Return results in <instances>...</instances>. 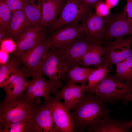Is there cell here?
Listing matches in <instances>:
<instances>
[{"instance_id": "20", "label": "cell", "mask_w": 132, "mask_h": 132, "mask_svg": "<svg viewBox=\"0 0 132 132\" xmlns=\"http://www.w3.org/2000/svg\"><path fill=\"white\" fill-rule=\"evenodd\" d=\"M42 18L40 26L45 29L57 19L64 6L63 2L56 0H41Z\"/></svg>"}, {"instance_id": "35", "label": "cell", "mask_w": 132, "mask_h": 132, "mask_svg": "<svg viewBox=\"0 0 132 132\" xmlns=\"http://www.w3.org/2000/svg\"><path fill=\"white\" fill-rule=\"evenodd\" d=\"M119 1V0H105V2L110 9L116 6Z\"/></svg>"}, {"instance_id": "24", "label": "cell", "mask_w": 132, "mask_h": 132, "mask_svg": "<svg viewBox=\"0 0 132 132\" xmlns=\"http://www.w3.org/2000/svg\"><path fill=\"white\" fill-rule=\"evenodd\" d=\"M109 67L105 64L103 67H100L91 73L88 79V84L85 92L93 93L101 81L110 72Z\"/></svg>"}, {"instance_id": "13", "label": "cell", "mask_w": 132, "mask_h": 132, "mask_svg": "<svg viewBox=\"0 0 132 132\" xmlns=\"http://www.w3.org/2000/svg\"><path fill=\"white\" fill-rule=\"evenodd\" d=\"M45 29L40 25L31 27L25 30L16 39L15 56L29 51L39 42L46 38Z\"/></svg>"}, {"instance_id": "39", "label": "cell", "mask_w": 132, "mask_h": 132, "mask_svg": "<svg viewBox=\"0 0 132 132\" xmlns=\"http://www.w3.org/2000/svg\"><path fill=\"white\" fill-rule=\"evenodd\" d=\"M60 2H63L64 0H56Z\"/></svg>"}, {"instance_id": "27", "label": "cell", "mask_w": 132, "mask_h": 132, "mask_svg": "<svg viewBox=\"0 0 132 132\" xmlns=\"http://www.w3.org/2000/svg\"><path fill=\"white\" fill-rule=\"evenodd\" d=\"M0 132H34L32 119L11 123L0 129Z\"/></svg>"}, {"instance_id": "12", "label": "cell", "mask_w": 132, "mask_h": 132, "mask_svg": "<svg viewBox=\"0 0 132 132\" xmlns=\"http://www.w3.org/2000/svg\"><path fill=\"white\" fill-rule=\"evenodd\" d=\"M42 74L38 73L32 75V79L29 81L26 93L31 99L41 97L44 98V101H49L51 98L50 94H56L57 89L53 82L42 77Z\"/></svg>"}, {"instance_id": "28", "label": "cell", "mask_w": 132, "mask_h": 132, "mask_svg": "<svg viewBox=\"0 0 132 132\" xmlns=\"http://www.w3.org/2000/svg\"><path fill=\"white\" fill-rule=\"evenodd\" d=\"M11 12L3 0L0 1V28L6 31L9 29V22L11 19Z\"/></svg>"}, {"instance_id": "5", "label": "cell", "mask_w": 132, "mask_h": 132, "mask_svg": "<svg viewBox=\"0 0 132 132\" xmlns=\"http://www.w3.org/2000/svg\"><path fill=\"white\" fill-rule=\"evenodd\" d=\"M51 46L49 39L46 38L28 51L15 56L23 64L21 69L26 78L36 73H41V68L46 53Z\"/></svg>"}, {"instance_id": "8", "label": "cell", "mask_w": 132, "mask_h": 132, "mask_svg": "<svg viewBox=\"0 0 132 132\" xmlns=\"http://www.w3.org/2000/svg\"><path fill=\"white\" fill-rule=\"evenodd\" d=\"M103 39L123 38L132 34V24L128 22L125 7L119 13L109 14Z\"/></svg>"}, {"instance_id": "11", "label": "cell", "mask_w": 132, "mask_h": 132, "mask_svg": "<svg viewBox=\"0 0 132 132\" xmlns=\"http://www.w3.org/2000/svg\"><path fill=\"white\" fill-rule=\"evenodd\" d=\"M90 43L84 37L58 48L64 57L68 70L75 66L81 65L82 58Z\"/></svg>"}, {"instance_id": "6", "label": "cell", "mask_w": 132, "mask_h": 132, "mask_svg": "<svg viewBox=\"0 0 132 132\" xmlns=\"http://www.w3.org/2000/svg\"><path fill=\"white\" fill-rule=\"evenodd\" d=\"M58 19L50 25L52 31L65 25L82 21L91 12L92 8L79 0H66Z\"/></svg>"}, {"instance_id": "16", "label": "cell", "mask_w": 132, "mask_h": 132, "mask_svg": "<svg viewBox=\"0 0 132 132\" xmlns=\"http://www.w3.org/2000/svg\"><path fill=\"white\" fill-rule=\"evenodd\" d=\"M26 77L22 69L8 80L0 85L5 90L6 96L4 100L7 101L23 95L27 89L29 81Z\"/></svg>"}, {"instance_id": "33", "label": "cell", "mask_w": 132, "mask_h": 132, "mask_svg": "<svg viewBox=\"0 0 132 132\" xmlns=\"http://www.w3.org/2000/svg\"><path fill=\"white\" fill-rule=\"evenodd\" d=\"M85 5L89 6L91 8H95L99 2L103 1V0H79Z\"/></svg>"}, {"instance_id": "4", "label": "cell", "mask_w": 132, "mask_h": 132, "mask_svg": "<svg viewBox=\"0 0 132 132\" xmlns=\"http://www.w3.org/2000/svg\"><path fill=\"white\" fill-rule=\"evenodd\" d=\"M64 59L59 48L52 46L47 52L41 72L53 82L58 89L64 87L61 80L67 79L68 70Z\"/></svg>"}, {"instance_id": "10", "label": "cell", "mask_w": 132, "mask_h": 132, "mask_svg": "<svg viewBox=\"0 0 132 132\" xmlns=\"http://www.w3.org/2000/svg\"><path fill=\"white\" fill-rule=\"evenodd\" d=\"M50 103L56 132H74V123L71 114L64 102L53 96Z\"/></svg>"}, {"instance_id": "34", "label": "cell", "mask_w": 132, "mask_h": 132, "mask_svg": "<svg viewBox=\"0 0 132 132\" xmlns=\"http://www.w3.org/2000/svg\"><path fill=\"white\" fill-rule=\"evenodd\" d=\"M8 53L1 49L0 50V65L5 64L8 59Z\"/></svg>"}, {"instance_id": "22", "label": "cell", "mask_w": 132, "mask_h": 132, "mask_svg": "<svg viewBox=\"0 0 132 132\" xmlns=\"http://www.w3.org/2000/svg\"><path fill=\"white\" fill-rule=\"evenodd\" d=\"M22 9L34 27L40 25L42 18L41 0H28Z\"/></svg>"}, {"instance_id": "14", "label": "cell", "mask_w": 132, "mask_h": 132, "mask_svg": "<svg viewBox=\"0 0 132 132\" xmlns=\"http://www.w3.org/2000/svg\"><path fill=\"white\" fill-rule=\"evenodd\" d=\"M60 28L48 37L53 47L60 48L74 40L85 37L81 24L78 22L68 24Z\"/></svg>"}, {"instance_id": "38", "label": "cell", "mask_w": 132, "mask_h": 132, "mask_svg": "<svg viewBox=\"0 0 132 132\" xmlns=\"http://www.w3.org/2000/svg\"><path fill=\"white\" fill-rule=\"evenodd\" d=\"M128 124L129 127L130 128L132 127V120H130L128 122Z\"/></svg>"}, {"instance_id": "21", "label": "cell", "mask_w": 132, "mask_h": 132, "mask_svg": "<svg viewBox=\"0 0 132 132\" xmlns=\"http://www.w3.org/2000/svg\"><path fill=\"white\" fill-rule=\"evenodd\" d=\"M10 20V26L6 31L7 36L17 38L18 36L32 25L22 9L13 12Z\"/></svg>"}, {"instance_id": "30", "label": "cell", "mask_w": 132, "mask_h": 132, "mask_svg": "<svg viewBox=\"0 0 132 132\" xmlns=\"http://www.w3.org/2000/svg\"><path fill=\"white\" fill-rule=\"evenodd\" d=\"M28 0H2L12 13L22 9Z\"/></svg>"}, {"instance_id": "2", "label": "cell", "mask_w": 132, "mask_h": 132, "mask_svg": "<svg viewBox=\"0 0 132 132\" xmlns=\"http://www.w3.org/2000/svg\"><path fill=\"white\" fill-rule=\"evenodd\" d=\"M40 104L39 98H30L26 93L17 98L4 100L0 106V129L12 123L31 119L36 107Z\"/></svg>"}, {"instance_id": "15", "label": "cell", "mask_w": 132, "mask_h": 132, "mask_svg": "<svg viewBox=\"0 0 132 132\" xmlns=\"http://www.w3.org/2000/svg\"><path fill=\"white\" fill-rule=\"evenodd\" d=\"M50 102V101H44L35 109L32 119L34 132H56Z\"/></svg>"}, {"instance_id": "32", "label": "cell", "mask_w": 132, "mask_h": 132, "mask_svg": "<svg viewBox=\"0 0 132 132\" xmlns=\"http://www.w3.org/2000/svg\"><path fill=\"white\" fill-rule=\"evenodd\" d=\"M127 4L125 7L127 15L128 21L132 24V0H126Z\"/></svg>"}, {"instance_id": "9", "label": "cell", "mask_w": 132, "mask_h": 132, "mask_svg": "<svg viewBox=\"0 0 132 132\" xmlns=\"http://www.w3.org/2000/svg\"><path fill=\"white\" fill-rule=\"evenodd\" d=\"M108 17H101L91 11L81 21L85 38L87 41L95 43L103 39Z\"/></svg>"}, {"instance_id": "23", "label": "cell", "mask_w": 132, "mask_h": 132, "mask_svg": "<svg viewBox=\"0 0 132 132\" xmlns=\"http://www.w3.org/2000/svg\"><path fill=\"white\" fill-rule=\"evenodd\" d=\"M96 69L75 66L69 69L67 73L68 80L65 86H70L76 83L86 84L90 74Z\"/></svg>"}, {"instance_id": "40", "label": "cell", "mask_w": 132, "mask_h": 132, "mask_svg": "<svg viewBox=\"0 0 132 132\" xmlns=\"http://www.w3.org/2000/svg\"></svg>"}, {"instance_id": "19", "label": "cell", "mask_w": 132, "mask_h": 132, "mask_svg": "<svg viewBox=\"0 0 132 132\" xmlns=\"http://www.w3.org/2000/svg\"><path fill=\"white\" fill-rule=\"evenodd\" d=\"M104 52V47L101 46L100 42L90 43L82 58L81 65L82 67H88L94 65L95 69L104 66L105 65L103 57Z\"/></svg>"}, {"instance_id": "17", "label": "cell", "mask_w": 132, "mask_h": 132, "mask_svg": "<svg viewBox=\"0 0 132 132\" xmlns=\"http://www.w3.org/2000/svg\"><path fill=\"white\" fill-rule=\"evenodd\" d=\"M130 128L128 122L123 120H115L108 115L98 123L87 127L86 130L88 132H128Z\"/></svg>"}, {"instance_id": "18", "label": "cell", "mask_w": 132, "mask_h": 132, "mask_svg": "<svg viewBox=\"0 0 132 132\" xmlns=\"http://www.w3.org/2000/svg\"><path fill=\"white\" fill-rule=\"evenodd\" d=\"M86 88V84L80 85L74 83L70 86H65L55 94V98L63 99L64 103L70 110H72L82 96Z\"/></svg>"}, {"instance_id": "31", "label": "cell", "mask_w": 132, "mask_h": 132, "mask_svg": "<svg viewBox=\"0 0 132 132\" xmlns=\"http://www.w3.org/2000/svg\"><path fill=\"white\" fill-rule=\"evenodd\" d=\"M95 13L101 17H107L109 15L110 8L103 1L99 3L95 7Z\"/></svg>"}, {"instance_id": "36", "label": "cell", "mask_w": 132, "mask_h": 132, "mask_svg": "<svg viewBox=\"0 0 132 132\" xmlns=\"http://www.w3.org/2000/svg\"><path fill=\"white\" fill-rule=\"evenodd\" d=\"M0 41L6 39L8 37L7 36L6 33L5 31V30L2 28L0 29Z\"/></svg>"}, {"instance_id": "29", "label": "cell", "mask_w": 132, "mask_h": 132, "mask_svg": "<svg viewBox=\"0 0 132 132\" xmlns=\"http://www.w3.org/2000/svg\"><path fill=\"white\" fill-rule=\"evenodd\" d=\"M0 49L8 54L14 52L16 48V44L11 38L8 37L0 42Z\"/></svg>"}, {"instance_id": "26", "label": "cell", "mask_w": 132, "mask_h": 132, "mask_svg": "<svg viewBox=\"0 0 132 132\" xmlns=\"http://www.w3.org/2000/svg\"><path fill=\"white\" fill-rule=\"evenodd\" d=\"M115 65L116 73L115 76L122 81L132 84V55Z\"/></svg>"}, {"instance_id": "37", "label": "cell", "mask_w": 132, "mask_h": 132, "mask_svg": "<svg viewBox=\"0 0 132 132\" xmlns=\"http://www.w3.org/2000/svg\"><path fill=\"white\" fill-rule=\"evenodd\" d=\"M128 101L132 102V91L126 97L125 104L127 103V102Z\"/></svg>"}, {"instance_id": "7", "label": "cell", "mask_w": 132, "mask_h": 132, "mask_svg": "<svg viewBox=\"0 0 132 132\" xmlns=\"http://www.w3.org/2000/svg\"><path fill=\"white\" fill-rule=\"evenodd\" d=\"M132 35L125 39H116L106 42L103 56L105 64L109 67L111 64L115 65L132 56Z\"/></svg>"}, {"instance_id": "25", "label": "cell", "mask_w": 132, "mask_h": 132, "mask_svg": "<svg viewBox=\"0 0 132 132\" xmlns=\"http://www.w3.org/2000/svg\"><path fill=\"white\" fill-rule=\"evenodd\" d=\"M21 63L15 57L8 59L4 65H0V85L8 80L21 69Z\"/></svg>"}, {"instance_id": "3", "label": "cell", "mask_w": 132, "mask_h": 132, "mask_svg": "<svg viewBox=\"0 0 132 132\" xmlns=\"http://www.w3.org/2000/svg\"><path fill=\"white\" fill-rule=\"evenodd\" d=\"M132 91V84L124 82L115 75L108 74L97 87L93 92L105 103L115 104L122 101Z\"/></svg>"}, {"instance_id": "1", "label": "cell", "mask_w": 132, "mask_h": 132, "mask_svg": "<svg viewBox=\"0 0 132 132\" xmlns=\"http://www.w3.org/2000/svg\"><path fill=\"white\" fill-rule=\"evenodd\" d=\"M84 92L71 113L74 132H83L86 128L98 123L112 110L106 108L105 102L98 95Z\"/></svg>"}]
</instances>
